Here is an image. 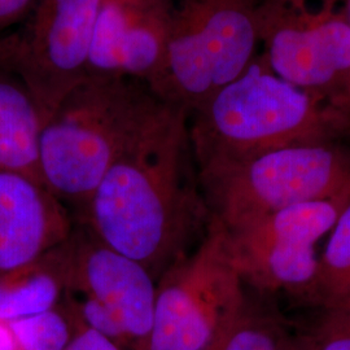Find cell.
<instances>
[{
	"mask_svg": "<svg viewBox=\"0 0 350 350\" xmlns=\"http://www.w3.org/2000/svg\"><path fill=\"white\" fill-rule=\"evenodd\" d=\"M73 230L72 214L44 185L0 169V275L59 247Z\"/></svg>",
	"mask_w": 350,
	"mask_h": 350,
	"instance_id": "7c38bea8",
	"label": "cell"
},
{
	"mask_svg": "<svg viewBox=\"0 0 350 350\" xmlns=\"http://www.w3.org/2000/svg\"><path fill=\"white\" fill-rule=\"evenodd\" d=\"M345 10H347V13H348V18H349L350 21V0H345Z\"/></svg>",
	"mask_w": 350,
	"mask_h": 350,
	"instance_id": "7402d4cb",
	"label": "cell"
},
{
	"mask_svg": "<svg viewBox=\"0 0 350 350\" xmlns=\"http://www.w3.org/2000/svg\"><path fill=\"white\" fill-rule=\"evenodd\" d=\"M13 350H65L73 336L75 317L62 302L47 313L11 321Z\"/></svg>",
	"mask_w": 350,
	"mask_h": 350,
	"instance_id": "e0dca14e",
	"label": "cell"
},
{
	"mask_svg": "<svg viewBox=\"0 0 350 350\" xmlns=\"http://www.w3.org/2000/svg\"><path fill=\"white\" fill-rule=\"evenodd\" d=\"M66 240L37 260L0 275V321L36 317L63 302L68 286Z\"/></svg>",
	"mask_w": 350,
	"mask_h": 350,
	"instance_id": "5bb4252c",
	"label": "cell"
},
{
	"mask_svg": "<svg viewBox=\"0 0 350 350\" xmlns=\"http://www.w3.org/2000/svg\"><path fill=\"white\" fill-rule=\"evenodd\" d=\"M295 334L309 350H350V306L313 309Z\"/></svg>",
	"mask_w": 350,
	"mask_h": 350,
	"instance_id": "ac0fdd59",
	"label": "cell"
},
{
	"mask_svg": "<svg viewBox=\"0 0 350 350\" xmlns=\"http://www.w3.org/2000/svg\"><path fill=\"white\" fill-rule=\"evenodd\" d=\"M68 286L64 302L90 328L122 350H146L157 280L138 261L75 226L66 240Z\"/></svg>",
	"mask_w": 350,
	"mask_h": 350,
	"instance_id": "ba28073f",
	"label": "cell"
},
{
	"mask_svg": "<svg viewBox=\"0 0 350 350\" xmlns=\"http://www.w3.org/2000/svg\"><path fill=\"white\" fill-rule=\"evenodd\" d=\"M287 322L274 309L247 297L239 313L204 350H279Z\"/></svg>",
	"mask_w": 350,
	"mask_h": 350,
	"instance_id": "2e32d148",
	"label": "cell"
},
{
	"mask_svg": "<svg viewBox=\"0 0 350 350\" xmlns=\"http://www.w3.org/2000/svg\"><path fill=\"white\" fill-rule=\"evenodd\" d=\"M265 63L287 81L350 116V21L345 0H261Z\"/></svg>",
	"mask_w": 350,
	"mask_h": 350,
	"instance_id": "8992f818",
	"label": "cell"
},
{
	"mask_svg": "<svg viewBox=\"0 0 350 350\" xmlns=\"http://www.w3.org/2000/svg\"><path fill=\"white\" fill-rule=\"evenodd\" d=\"M163 101L137 79L88 77L46 120L42 179L78 224L107 170Z\"/></svg>",
	"mask_w": 350,
	"mask_h": 350,
	"instance_id": "3957f363",
	"label": "cell"
},
{
	"mask_svg": "<svg viewBox=\"0 0 350 350\" xmlns=\"http://www.w3.org/2000/svg\"><path fill=\"white\" fill-rule=\"evenodd\" d=\"M247 297V287L232 262L227 232L211 219L196 247L157 280L146 350L205 349Z\"/></svg>",
	"mask_w": 350,
	"mask_h": 350,
	"instance_id": "52a82bcc",
	"label": "cell"
},
{
	"mask_svg": "<svg viewBox=\"0 0 350 350\" xmlns=\"http://www.w3.org/2000/svg\"><path fill=\"white\" fill-rule=\"evenodd\" d=\"M167 40L163 0H101L88 78H130L150 88L163 73Z\"/></svg>",
	"mask_w": 350,
	"mask_h": 350,
	"instance_id": "8fae6325",
	"label": "cell"
},
{
	"mask_svg": "<svg viewBox=\"0 0 350 350\" xmlns=\"http://www.w3.org/2000/svg\"><path fill=\"white\" fill-rule=\"evenodd\" d=\"M350 200L302 202L227 232L232 262L245 287L286 295L308 306L318 271L317 245Z\"/></svg>",
	"mask_w": 350,
	"mask_h": 350,
	"instance_id": "9c48e42d",
	"label": "cell"
},
{
	"mask_svg": "<svg viewBox=\"0 0 350 350\" xmlns=\"http://www.w3.org/2000/svg\"><path fill=\"white\" fill-rule=\"evenodd\" d=\"M196 169L350 137V116L276 75L258 53L188 117Z\"/></svg>",
	"mask_w": 350,
	"mask_h": 350,
	"instance_id": "7a4b0ae2",
	"label": "cell"
},
{
	"mask_svg": "<svg viewBox=\"0 0 350 350\" xmlns=\"http://www.w3.org/2000/svg\"><path fill=\"white\" fill-rule=\"evenodd\" d=\"M212 221L227 232L310 201L350 200V147L306 143L196 169Z\"/></svg>",
	"mask_w": 350,
	"mask_h": 350,
	"instance_id": "277c9868",
	"label": "cell"
},
{
	"mask_svg": "<svg viewBox=\"0 0 350 350\" xmlns=\"http://www.w3.org/2000/svg\"><path fill=\"white\" fill-rule=\"evenodd\" d=\"M3 57L0 38V169L44 185L40 173L42 114L25 81Z\"/></svg>",
	"mask_w": 350,
	"mask_h": 350,
	"instance_id": "4fadbf2b",
	"label": "cell"
},
{
	"mask_svg": "<svg viewBox=\"0 0 350 350\" xmlns=\"http://www.w3.org/2000/svg\"><path fill=\"white\" fill-rule=\"evenodd\" d=\"M209 222L188 114L163 101L107 170L79 225L159 280L196 247Z\"/></svg>",
	"mask_w": 350,
	"mask_h": 350,
	"instance_id": "6da1fadb",
	"label": "cell"
},
{
	"mask_svg": "<svg viewBox=\"0 0 350 350\" xmlns=\"http://www.w3.org/2000/svg\"><path fill=\"white\" fill-rule=\"evenodd\" d=\"M279 350H309L302 342L300 338H297L295 334H288L287 338H284L282 347Z\"/></svg>",
	"mask_w": 350,
	"mask_h": 350,
	"instance_id": "44dd1931",
	"label": "cell"
},
{
	"mask_svg": "<svg viewBox=\"0 0 350 350\" xmlns=\"http://www.w3.org/2000/svg\"><path fill=\"white\" fill-rule=\"evenodd\" d=\"M163 1L167 51L163 73L150 88L189 117L260 53L261 0Z\"/></svg>",
	"mask_w": 350,
	"mask_h": 350,
	"instance_id": "5b68a950",
	"label": "cell"
},
{
	"mask_svg": "<svg viewBox=\"0 0 350 350\" xmlns=\"http://www.w3.org/2000/svg\"><path fill=\"white\" fill-rule=\"evenodd\" d=\"M39 0H0V31L25 20Z\"/></svg>",
	"mask_w": 350,
	"mask_h": 350,
	"instance_id": "ffe728a7",
	"label": "cell"
},
{
	"mask_svg": "<svg viewBox=\"0 0 350 350\" xmlns=\"http://www.w3.org/2000/svg\"><path fill=\"white\" fill-rule=\"evenodd\" d=\"M350 306V202L332 227L318 271L309 309Z\"/></svg>",
	"mask_w": 350,
	"mask_h": 350,
	"instance_id": "9a60e30c",
	"label": "cell"
},
{
	"mask_svg": "<svg viewBox=\"0 0 350 350\" xmlns=\"http://www.w3.org/2000/svg\"><path fill=\"white\" fill-rule=\"evenodd\" d=\"M101 0H39L24 26L4 36L5 63L25 81L43 124L88 79Z\"/></svg>",
	"mask_w": 350,
	"mask_h": 350,
	"instance_id": "30bf717a",
	"label": "cell"
},
{
	"mask_svg": "<svg viewBox=\"0 0 350 350\" xmlns=\"http://www.w3.org/2000/svg\"><path fill=\"white\" fill-rule=\"evenodd\" d=\"M75 314V313H73ZM65 350H122L116 345L112 340L105 338L98 331L83 325L75 317V327L73 336Z\"/></svg>",
	"mask_w": 350,
	"mask_h": 350,
	"instance_id": "d6986e66",
	"label": "cell"
}]
</instances>
